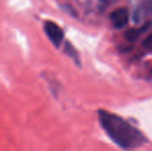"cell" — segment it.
<instances>
[{
  "label": "cell",
  "instance_id": "8992f818",
  "mask_svg": "<svg viewBox=\"0 0 152 151\" xmlns=\"http://www.w3.org/2000/svg\"><path fill=\"white\" fill-rule=\"evenodd\" d=\"M142 12L152 17V0H143L142 2Z\"/></svg>",
  "mask_w": 152,
  "mask_h": 151
},
{
  "label": "cell",
  "instance_id": "6da1fadb",
  "mask_svg": "<svg viewBox=\"0 0 152 151\" xmlns=\"http://www.w3.org/2000/svg\"><path fill=\"white\" fill-rule=\"evenodd\" d=\"M98 119L108 136L123 149H132L146 142V138L137 127L116 114L106 110L98 111Z\"/></svg>",
  "mask_w": 152,
  "mask_h": 151
},
{
  "label": "cell",
  "instance_id": "3957f363",
  "mask_svg": "<svg viewBox=\"0 0 152 151\" xmlns=\"http://www.w3.org/2000/svg\"><path fill=\"white\" fill-rule=\"evenodd\" d=\"M128 19H129V14L127 8L120 7L118 9L113 10L110 14V20L116 28H122L125 26L128 23Z\"/></svg>",
  "mask_w": 152,
  "mask_h": 151
},
{
  "label": "cell",
  "instance_id": "5b68a950",
  "mask_svg": "<svg viewBox=\"0 0 152 151\" xmlns=\"http://www.w3.org/2000/svg\"><path fill=\"white\" fill-rule=\"evenodd\" d=\"M64 52L66 53V55H68V57L74 60V62L76 63L78 66H81V59H80V55H79L77 49L70 44L69 42H66L64 44Z\"/></svg>",
  "mask_w": 152,
  "mask_h": 151
},
{
  "label": "cell",
  "instance_id": "277c9868",
  "mask_svg": "<svg viewBox=\"0 0 152 151\" xmlns=\"http://www.w3.org/2000/svg\"><path fill=\"white\" fill-rule=\"evenodd\" d=\"M150 26H151V22L150 21H148V22H146L142 27H140V28L128 29V30L125 32V38L130 42H136V40L138 39V38L140 37L143 33H145L149 28H150Z\"/></svg>",
  "mask_w": 152,
  "mask_h": 151
},
{
  "label": "cell",
  "instance_id": "7a4b0ae2",
  "mask_svg": "<svg viewBox=\"0 0 152 151\" xmlns=\"http://www.w3.org/2000/svg\"><path fill=\"white\" fill-rule=\"evenodd\" d=\"M44 30L51 42L56 48H59L64 39V32L61 27L53 21H46L44 23Z\"/></svg>",
  "mask_w": 152,
  "mask_h": 151
},
{
  "label": "cell",
  "instance_id": "ba28073f",
  "mask_svg": "<svg viewBox=\"0 0 152 151\" xmlns=\"http://www.w3.org/2000/svg\"><path fill=\"white\" fill-rule=\"evenodd\" d=\"M102 2H104V3L106 4H110V3H113V2H115V0H100Z\"/></svg>",
  "mask_w": 152,
  "mask_h": 151
},
{
  "label": "cell",
  "instance_id": "52a82bcc",
  "mask_svg": "<svg viewBox=\"0 0 152 151\" xmlns=\"http://www.w3.org/2000/svg\"><path fill=\"white\" fill-rule=\"evenodd\" d=\"M143 46H144L145 48L152 49V32L144 39V42H143Z\"/></svg>",
  "mask_w": 152,
  "mask_h": 151
}]
</instances>
